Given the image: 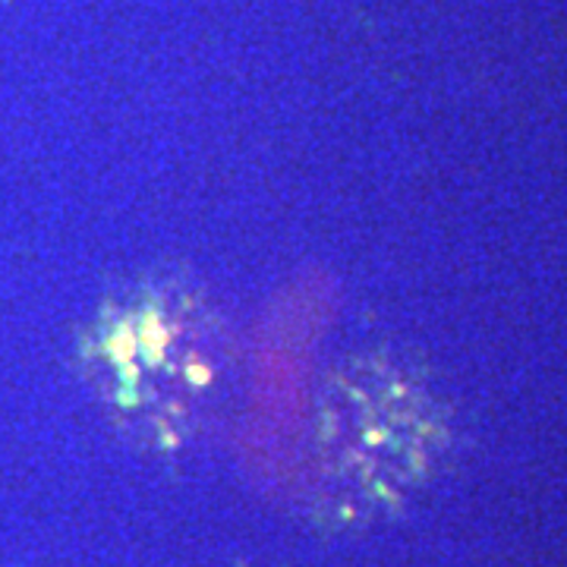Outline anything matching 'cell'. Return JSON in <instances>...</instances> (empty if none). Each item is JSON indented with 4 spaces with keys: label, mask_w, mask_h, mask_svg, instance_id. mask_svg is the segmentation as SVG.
<instances>
[{
    "label": "cell",
    "mask_w": 567,
    "mask_h": 567,
    "mask_svg": "<svg viewBox=\"0 0 567 567\" xmlns=\"http://www.w3.org/2000/svg\"><path fill=\"white\" fill-rule=\"evenodd\" d=\"M224 350L212 316L177 290H152L102 322V394L133 432L171 442L208 410Z\"/></svg>",
    "instance_id": "6da1fadb"
}]
</instances>
